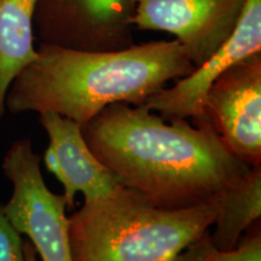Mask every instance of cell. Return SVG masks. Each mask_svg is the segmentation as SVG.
<instances>
[{"label":"cell","instance_id":"1","mask_svg":"<svg viewBox=\"0 0 261 261\" xmlns=\"http://www.w3.org/2000/svg\"><path fill=\"white\" fill-rule=\"evenodd\" d=\"M81 132L122 185L163 208L213 201L252 168L228 151L207 120L166 123L144 104H110Z\"/></svg>","mask_w":261,"mask_h":261},{"label":"cell","instance_id":"12","mask_svg":"<svg viewBox=\"0 0 261 261\" xmlns=\"http://www.w3.org/2000/svg\"><path fill=\"white\" fill-rule=\"evenodd\" d=\"M172 261H261V234L259 228L243 238L232 250H220L205 231L182 249Z\"/></svg>","mask_w":261,"mask_h":261},{"label":"cell","instance_id":"6","mask_svg":"<svg viewBox=\"0 0 261 261\" xmlns=\"http://www.w3.org/2000/svg\"><path fill=\"white\" fill-rule=\"evenodd\" d=\"M203 119L231 154L250 167L261 166V52L214 81L204 98Z\"/></svg>","mask_w":261,"mask_h":261},{"label":"cell","instance_id":"11","mask_svg":"<svg viewBox=\"0 0 261 261\" xmlns=\"http://www.w3.org/2000/svg\"><path fill=\"white\" fill-rule=\"evenodd\" d=\"M215 218L212 242L220 250H232L241 236L261 217V166L250 168L213 198Z\"/></svg>","mask_w":261,"mask_h":261},{"label":"cell","instance_id":"4","mask_svg":"<svg viewBox=\"0 0 261 261\" xmlns=\"http://www.w3.org/2000/svg\"><path fill=\"white\" fill-rule=\"evenodd\" d=\"M40 162L29 138H19L10 145L2 168L11 182L12 194L2 204V212L19 233L28 237L41 261H73L67 203L63 195L47 188Z\"/></svg>","mask_w":261,"mask_h":261},{"label":"cell","instance_id":"15","mask_svg":"<svg viewBox=\"0 0 261 261\" xmlns=\"http://www.w3.org/2000/svg\"><path fill=\"white\" fill-rule=\"evenodd\" d=\"M0 208H2V204H0Z\"/></svg>","mask_w":261,"mask_h":261},{"label":"cell","instance_id":"8","mask_svg":"<svg viewBox=\"0 0 261 261\" xmlns=\"http://www.w3.org/2000/svg\"><path fill=\"white\" fill-rule=\"evenodd\" d=\"M261 52V0H246L231 37L207 61L169 89L146 99L144 106L163 119H203L205 94L228 68Z\"/></svg>","mask_w":261,"mask_h":261},{"label":"cell","instance_id":"13","mask_svg":"<svg viewBox=\"0 0 261 261\" xmlns=\"http://www.w3.org/2000/svg\"><path fill=\"white\" fill-rule=\"evenodd\" d=\"M0 261H27L22 234L9 223L0 208Z\"/></svg>","mask_w":261,"mask_h":261},{"label":"cell","instance_id":"14","mask_svg":"<svg viewBox=\"0 0 261 261\" xmlns=\"http://www.w3.org/2000/svg\"><path fill=\"white\" fill-rule=\"evenodd\" d=\"M24 255L27 261H38V254L28 240L24 241Z\"/></svg>","mask_w":261,"mask_h":261},{"label":"cell","instance_id":"5","mask_svg":"<svg viewBox=\"0 0 261 261\" xmlns=\"http://www.w3.org/2000/svg\"><path fill=\"white\" fill-rule=\"evenodd\" d=\"M135 0H38L41 42L81 51L123 50L133 42Z\"/></svg>","mask_w":261,"mask_h":261},{"label":"cell","instance_id":"10","mask_svg":"<svg viewBox=\"0 0 261 261\" xmlns=\"http://www.w3.org/2000/svg\"><path fill=\"white\" fill-rule=\"evenodd\" d=\"M38 0H0V123L15 77L38 56L34 15Z\"/></svg>","mask_w":261,"mask_h":261},{"label":"cell","instance_id":"2","mask_svg":"<svg viewBox=\"0 0 261 261\" xmlns=\"http://www.w3.org/2000/svg\"><path fill=\"white\" fill-rule=\"evenodd\" d=\"M38 56L10 85L12 114L57 113L84 126L114 103L142 106L171 80L195 69L177 40L117 51H81L41 42Z\"/></svg>","mask_w":261,"mask_h":261},{"label":"cell","instance_id":"3","mask_svg":"<svg viewBox=\"0 0 261 261\" xmlns=\"http://www.w3.org/2000/svg\"><path fill=\"white\" fill-rule=\"evenodd\" d=\"M213 201L163 208L120 184L69 217L73 261H172L213 225Z\"/></svg>","mask_w":261,"mask_h":261},{"label":"cell","instance_id":"9","mask_svg":"<svg viewBox=\"0 0 261 261\" xmlns=\"http://www.w3.org/2000/svg\"><path fill=\"white\" fill-rule=\"evenodd\" d=\"M39 122L50 140L44 155L45 167L64 187L68 208L75 205L77 192L90 202L106 197L121 184L91 151L80 123L51 112L39 114Z\"/></svg>","mask_w":261,"mask_h":261},{"label":"cell","instance_id":"7","mask_svg":"<svg viewBox=\"0 0 261 261\" xmlns=\"http://www.w3.org/2000/svg\"><path fill=\"white\" fill-rule=\"evenodd\" d=\"M133 27L174 35L196 67L231 37L246 0H135Z\"/></svg>","mask_w":261,"mask_h":261}]
</instances>
